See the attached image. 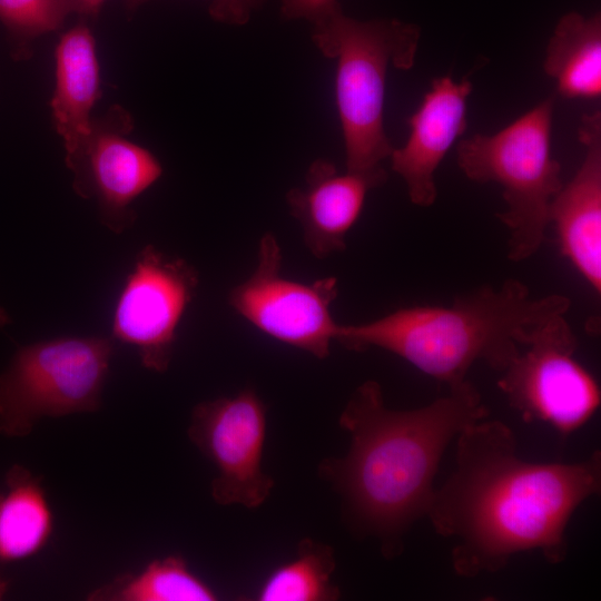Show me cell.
<instances>
[{"label":"cell","instance_id":"cell-1","mask_svg":"<svg viewBox=\"0 0 601 601\" xmlns=\"http://www.w3.org/2000/svg\"><path fill=\"white\" fill-rule=\"evenodd\" d=\"M455 445L454 469L426 515L439 535L455 539L454 573H496L531 551L563 562L573 513L601 490L600 451L573 463L531 462L519 454L513 431L487 417L465 426Z\"/></svg>","mask_w":601,"mask_h":601},{"label":"cell","instance_id":"cell-2","mask_svg":"<svg viewBox=\"0 0 601 601\" xmlns=\"http://www.w3.org/2000/svg\"><path fill=\"white\" fill-rule=\"evenodd\" d=\"M487 416L467 380L414 410L388 408L380 383L365 381L338 421L351 436L349 450L322 462L319 473L341 494L354 530L376 538L382 554L393 559L410 528L427 515L445 450L465 426Z\"/></svg>","mask_w":601,"mask_h":601},{"label":"cell","instance_id":"cell-3","mask_svg":"<svg viewBox=\"0 0 601 601\" xmlns=\"http://www.w3.org/2000/svg\"><path fill=\"white\" fill-rule=\"evenodd\" d=\"M570 304L560 294L532 297L524 283L508 279L480 286L450 306H412L362 324H338L335 341L355 352L385 349L452 386L465 381L476 362L504 371L531 334Z\"/></svg>","mask_w":601,"mask_h":601},{"label":"cell","instance_id":"cell-4","mask_svg":"<svg viewBox=\"0 0 601 601\" xmlns=\"http://www.w3.org/2000/svg\"><path fill=\"white\" fill-rule=\"evenodd\" d=\"M421 28L395 18L357 20L338 10L313 24L312 40L336 59L335 100L342 126L346 170L377 168L393 146L384 128V99L390 66L410 70Z\"/></svg>","mask_w":601,"mask_h":601},{"label":"cell","instance_id":"cell-5","mask_svg":"<svg viewBox=\"0 0 601 601\" xmlns=\"http://www.w3.org/2000/svg\"><path fill=\"white\" fill-rule=\"evenodd\" d=\"M553 106L549 97L500 131L475 134L457 145V165L470 180L503 188L506 209L497 218L509 230L508 258L513 262L541 248L550 203L563 186L551 150Z\"/></svg>","mask_w":601,"mask_h":601},{"label":"cell","instance_id":"cell-6","mask_svg":"<svg viewBox=\"0 0 601 601\" xmlns=\"http://www.w3.org/2000/svg\"><path fill=\"white\" fill-rule=\"evenodd\" d=\"M112 354V341L101 336L19 347L0 373V434L24 437L45 417L98 411Z\"/></svg>","mask_w":601,"mask_h":601},{"label":"cell","instance_id":"cell-7","mask_svg":"<svg viewBox=\"0 0 601 601\" xmlns=\"http://www.w3.org/2000/svg\"><path fill=\"white\" fill-rule=\"evenodd\" d=\"M565 314L542 323L500 373L497 386L525 422H543L566 435L598 411L600 388L574 358L578 339Z\"/></svg>","mask_w":601,"mask_h":601},{"label":"cell","instance_id":"cell-8","mask_svg":"<svg viewBox=\"0 0 601 601\" xmlns=\"http://www.w3.org/2000/svg\"><path fill=\"white\" fill-rule=\"evenodd\" d=\"M282 260L277 238L266 233L259 240L254 272L230 289L228 304L269 337L325 358L338 326L331 312L338 295L337 279H289L282 274Z\"/></svg>","mask_w":601,"mask_h":601},{"label":"cell","instance_id":"cell-9","mask_svg":"<svg viewBox=\"0 0 601 601\" xmlns=\"http://www.w3.org/2000/svg\"><path fill=\"white\" fill-rule=\"evenodd\" d=\"M266 423V406L252 388L193 408L187 434L217 470L210 493L219 505L256 509L269 496L274 480L262 469Z\"/></svg>","mask_w":601,"mask_h":601},{"label":"cell","instance_id":"cell-10","mask_svg":"<svg viewBox=\"0 0 601 601\" xmlns=\"http://www.w3.org/2000/svg\"><path fill=\"white\" fill-rule=\"evenodd\" d=\"M189 263L148 245L137 255L117 299L112 336L138 352L141 365L165 373L173 359L178 325L198 287Z\"/></svg>","mask_w":601,"mask_h":601},{"label":"cell","instance_id":"cell-11","mask_svg":"<svg viewBox=\"0 0 601 601\" xmlns=\"http://www.w3.org/2000/svg\"><path fill=\"white\" fill-rule=\"evenodd\" d=\"M132 129L130 112L119 105L93 118L88 150L72 170L75 193L95 199L102 224L115 233L132 226L131 204L162 174L157 157L127 138Z\"/></svg>","mask_w":601,"mask_h":601},{"label":"cell","instance_id":"cell-12","mask_svg":"<svg viewBox=\"0 0 601 601\" xmlns=\"http://www.w3.org/2000/svg\"><path fill=\"white\" fill-rule=\"evenodd\" d=\"M386 180L382 166L341 174L327 159L311 164L304 185L289 189L286 203L313 256L324 258L346 248V236L357 221L368 191Z\"/></svg>","mask_w":601,"mask_h":601},{"label":"cell","instance_id":"cell-13","mask_svg":"<svg viewBox=\"0 0 601 601\" xmlns=\"http://www.w3.org/2000/svg\"><path fill=\"white\" fill-rule=\"evenodd\" d=\"M472 82H455L444 76L432 80L431 89L408 118L406 144L393 148L390 158L394 173L404 180L412 204L430 207L437 197L435 171L466 129V99Z\"/></svg>","mask_w":601,"mask_h":601},{"label":"cell","instance_id":"cell-14","mask_svg":"<svg viewBox=\"0 0 601 601\" xmlns=\"http://www.w3.org/2000/svg\"><path fill=\"white\" fill-rule=\"evenodd\" d=\"M579 139L585 155L573 178L549 207L562 255L597 293L601 292V112L584 114Z\"/></svg>","mask_w":601,"mask_h":601},{"label":"cell","instance_id":"cell-15","mask_svg":"<svg viewBox=\"0 0 601 601\" xmlns=\"http://www.w3.org/2000/svg\"><path fill=\"white\" fill-rule=\"evenodd\" d=\"M55 61L52 121L63 139L66 165L72 171L88 150L93 130L91 111L101 96L96 42L86 20L62 33Z\"/></svg>","mask_w":601,"mask_h":601},{"label":"cell","instance_id":"cell-16","mask_svg":"<svg viewBox=\"0 0 601 601\" xmlns=\"http://www.w3.org/2000/svg\"><path fill=\"white\" fill-rule=\"evenodd\" d=\"M0 491V563L39 554L49 543L55 516L42 481L22 465H12Z\"/></svg>","mask_w":601,"mask_h":601},{"label":"cell","instance_id":"cell-17","mask_svg":"<svg viewBox=\"0 0 601 601\" xmlns=\"http://www.w3.org/2000/svg\"><path fill=\"white\" fill-rule=\"evenodd\" d=\"M544 72L568 99L601 96V16L571 11L558 21L546 47Z\"/></svg>","mask_w":601,"mask_h":601},{"label":"cell","instance_id":"cell-18","mask_svg":"<svg viewBox=\"0 0 601 601\" xmlns=\"http://www.w3.org/2000/svg\"><path fill=\"white\" fill-rule=\"evenodd\" d=\"M89 601H213L217 594L190 571L186 559L170 554L151 560L138 573H122L92 590Z\"/></svg>","mask_w":601,"mask_h":601},{"label":"cell","instance_id":"cell-19","mask_svg":"<svg viewBox=\"0 0 601 601\" xmlns=\"http://www.w3.org/2000/svg\"><path fill=\"white\" fill-rule=\"evenodd\" d=\"M336 568L333 549L306 538L298 543L296 556L264 580L256 593L260 601H332L341 595L333 584Z\"/></svg>","mask_w":601,"mask_h":601},{"label":"cell","instance_id":"cell-20","mask_svg":"<svg viewBox=\"0 0 601 601\" xmlns=\"http://www.w3.org/2000/svg\"><path fill=\"white\" fill-rule=\"evenodd\" d=\"M69 13L66 0H0V21L7 30L11 58L30 59L33 41L61 29Z\"/></svg>","mask_w":601,"mask_h":601},{"label":"cell","instance_id":"cell-21","mask_svg":"<svg viewBox=\"0 0 601 601\" xmlns=\"http://www.w3.org/2000/svg\"><path fill=\"white\" fill-rule=\"evenodd\" d=\"M150 0H125L128 13L135 12L141 4ZM209 16L217 22L234 26L246 24L252 13L262 8L267 0H209Z\"/></svg>","mask_w":601,"mask_h":601},{"label":"cell","instance_id":"cell-22","mask_svg":"<svg viewBox=\"0 0 601 601\" xmlns=\"http://www.w3.org/2000/svg\"><path fill=\"white\" fill-rule=\"evenodd\" d=\"M337 0H280V16L285 20L305 19L319 23L341 10Z\"/></svg>","mask_w":601,"mask_h":601},{"label":"cell","instance_id":"cell-23","mask_svg":"<svg viewBox=\"0 0 601 601\" xmlns=\"http://www.w3.org/2000/svg\"><path fill=\"white\" fill-rule=\"evenodd\" d=\"M71 13H77L81 20L95 19L106 0H66Z\"/></svg>","mask_w":601,"mask_h":601},{"label":"cell","instance_id":"cell-24","mask_svg":"<svg viewBox=\"0 0 601 601\" xmlns=\"http://www.w3.org/2000/svg\"><path fill=\"white\" fill-rule=\"evenodd\" d=\"M11 322V318L9 314L6 312L4 308L0 307V327L6 326Z\"/></svg>","mask_w":601,"mask_h":601}]
</instances>
